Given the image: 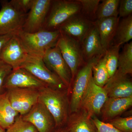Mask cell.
I'll return each instance as SVG.
<instances>
[{
    "mask_svg": "<svg viewBox=\"0 0 132 132\" xmlns=\"http://www.w3.org/2000/svg\"><path fill=\"white\" fill-rule=\"evenodd\" d=\"M132 0H121L120 1L118 14L120 18H124L132 15Z\"/></svg>",
    "mask_w": 132,
    "mask_h": 132,
    "instance_id": "cell-31",
    "label": "cell"
},
{
    "mask_svg": "<svg viewBox=\"0 0 132 132\" xmlns=\"http://www.w3.org/2000/svg\"><path fill=\"white\" fill-rule=\"evenodd\" d=\"M0 35L15 34L22 29L27 14L17 9L10 1H0Z\"/></svg>",
    "mask_w": 132,
    "mask_h": 132,
    "instance_id": "cell-6",
    "label": "cell"
},
{
    "mask_svg": "<svg viewBox=\"0 0 132 132\" xmlns=\"http://www.w3.org/2000/svg\"><path fill=\"white\" fill-rule=\"evenodd\" d=\"M19 115L11 105L6 92L0 95V127L6 130L14 123Z\"/></svg>",
    "mask_w": 132,
    "mask_h": 132,
    "instance_id": "cell-21",
    "label": "cell"
},
{
    "mask_svg": "<svg viewBox=\"0 0 132 132\" xmlns=\"http://www.w3.org/2000/svg\"><path fill=\"white\" fill-rule=\"evenodd\" d=\"M38 101L46 106L54 119L55 128L65 126L69 115V94L68 89L45 87L39 90Z\"/></svg>",
    "mask_w": 132,
    "mask_h": 132,
    "instance_id": "cell-1",
    "label": "cell"
},
{
    "mask_svg": "<svg viewBox=\"0 0 132 132\" xmlns=\"http://www.w3.org/2000/svg\"><path fill=\"white\" fill-rule=\"evenodd\" d=\"M0 132H6V130L0 127Z\"/></svg>",
    "mask_w": 132,
    "mask_h": 132,
    "instance_id": "cell-36",
    "label": "cell"
},
{
    "mask_svg": "<svg viewBox=\"0 0 132 132\" xmlns=\"http://www.w3.org/2000/svg\"><path fill=\"white\" fill-rule=\"evenodd\" d=\"M106 54L94 65L92 69L94 81L97 86L103 87L108 82L109 76L106 64Z\"/></svg>",
    "mask_w": 132,
    "mask_h": 132,
    "instance_id": "cell-25",
    "label": "cell"
},
{
    "mask_svg": "<svg viewBox=\"0 0 132 132\" xmlns=\"http://www.w3.org/2000/svg\"><path fill=\"white\" fill-rule=\"evenodd\" d=\"M120 48L112 44L105 52L106 64L109 79L114 75L118 69Z\"/></svg>",
    "mask_w": 132,
    "mask_h": 132,
    "instance_id": "cell-26",
    "label": "cell"
},
{
    "mask_svg": "<svg viewBox=\"0 0 132 132\" xmlns=\"http://www.w3.org/2000/svg\"><path fill=\"white\" fill-rule=\"evenodd\" d=\"M34 0H11L10 2L20 11L27 14L32 6Z\"/></svg>",
    "mask_w": 132,
    "mask_h": 132,
    "instance_id": "cell-33",
    "label": "cell"
},
{
    "mask_svg": "<svg viewBox=\"0 0 132 132\" xmlns=\"http://www.w3.org/2000/svg\"><path fill=\"white\" fill-rule=\"evenodd\" d=\"M101 1L97 9V20L119 16L120 0H103Z\"/></svg>",
    "mask_w": 132,
    "mask_h": 132,
    "instance_id": "cell-24",
    "label": "cell"
},
{
    "mask_svg": "<svg viewBox=\"0 0 132 132\" xmlns=\"http://www.w3.org/2000/svg\"><path fill=\"white\" fill-rule=\"evenodd\" d=\"M22 119L35 127L38 132H52L55 128L54 119L46 106L38 101Z\"/></svg>",
    "mask_w": 132,
    "mask_h": 132,
    "instance_id": "cell-13",
    "label": "cell"
},
{
    "mask_svg": "<svg viewBox=\"0 0 132 132\" xmlns=\"http://www.w3.org/2000/svg\"><path fill=\"white\" fill-rule=\"evenodd\" d=\"M6 132H38L31 123L23 120L20 115L17 116L14 123L6 130Z\"/></svg>",
    "mask_w": 132,
    "mask_h": 132,
    "instance_id": "cell-28",
    "label": "cell"
},
{
    "mask_svg": "<svg viewBox=\"0 0 132 132\" xmlns=\"http://www.w3.org/2000/svg\"><path fill=\"white\" fill-rule=\"evenodd\" d=\"M85 61H89L94 57L105 54L102 46L98 32L95 23L91 27L80 43Z\"/></svg>",
    "mask_w": 132,
    "mask_h": 132,
    "instance_id": "cell-16",
    "label": "cell"
},
{
    "mask_svg": "<svg viewBox=\"0 0 132 132\" xmlns=\"http://www.w3.org/2000/svg\"><path fill=\"white\" fill-rule=\"evenodd\" d=\"M121 132H132V116L118 117L107 122Z\"/></svg>",
    "mask_w": 132,
    "mask_h": 132,
    "instance_id": "cell-29",
    "label": "cell"
},
{
    "mask_svg": "<svg viewBox=\"0 0 132 132\" xmlns=\"http://www.w3.org/2000/svg\"><path fill=\"white\" fill-rule=\"evenodd\" d=\"M42 60L47 67L67 87L70 94L72 84L71 70L57 45L47 51L43 57Z\"/></svg>",
    "mask_w": 132,
    "mask_h": 132,
    "instance_id": "cell-7",
    "label": "cell"
},
{
    "mask_svg": "<svg viewBox=\"0 0 132 132\" xmlns=\"http://www.w3.org/2000/svg\"><path fill=\"white\" fill-rule=\"evenodd\" d=\"M31 56L19 37L14 34L3 47L1 60L15 69L20 68Z\"/></svg>",
    "mask_w": 132,
    "mask_h": 132,
    "instance_id": "cell-12",
    "label": "cell"
},
{
    "mask_svg": "<svg viewBox=\"0 0 132 132\" xmlns=\"http://www.w3.org/2000/svg\"><path fill=\"white\" fill-rule=\"evenodd\" d=\"M120 19L119 16L110 17L97 20L94 22L105 52L113 44Z\"/></svg>",
    "mask_w": 132,
    "mask_h": 132,
    "instance_id": "cell-19",
    "label": "cell"
},
{
    "mask_svg": "<svg viewBox=\"0 0 132 132\" xmlns=\"http://www.w3.org/2000/svg\"><path fill=\"white\" fill-rule=\"evenodd\" d=\"M92 119L96 126L98 132H121L109 123L100 120L96 116H93Z\"/></svg>",
    "mask_w": 132,
    "mask_h": 132,
    "instance_id": "cell-32",
    "label": "cell"
},
{
    "mask_svg": "<svg viewBox=\"0 0 132 132\" xmlns=\"http://www.w3.org/2000/svg\"><path fill=\"white\" fill-rule=\"evenodd\" d=\"M14 34H9L6 35H0V60L2 50L5 45Z\"/></svg>",
    "mask_w": 132,
    "mask_h": 132,
    "instance_id": "cell-34",
    "label": "cell"
},
{
    "mask_svg": "<svg viewBox=\"0 0 132 132\" xmlns=\"http://www.w3.org/2000/svg\"><path fill=\"white\" fill-rule=\"evenodd\" d=\"M78 0H52L43 30L54 31L72 16L80 13Z\"/></svg>",
    "mask_w": 132,
    "mask_h": 132,
    "instance_id": "cell-3",
    "label": "cell"
},
{
    "mask_svg": "<svg viewBox=\"0 0 132 132\" xmlns=\"http://www.w3.org/2000/svg\"><path fill=\"white\" fill-rule=\"evenodd\" d=\"M132 73V42L126 43L119 57L118 69L116 76L131 75Z\"/></svg>",
    "mask_w": 132,
    "mask_h": 132,
    "instance_id": "cell-22",
    "label": "cell"
},
{
    "mask_svg": "<svg viewBox=\"0 0 132 132\" xmlns=\"http://www.w3.org/2000/svg\"><path fill=\"white\" fill-rule=\"evenodd\" d=\"M47 86L32 74L21 68L13 69L6 78L4 87L6 90L12 88H31L39 90Z\"/></svg>",
    "mask_w": 132,
    "mask_h": 132,
    "instance_id": "cell-14",
    "label": "cell"
},
{
    "mask_svg": "<svg viewBox=\"0 0 132 132\" xmlns=\"http://www.w3.org/2000/svg\"><path fill=\"white\" fill-rule=\"evenodd\" d=\"M94 22L86 19L80 14L73 15L59 28L60 33L81 43Z\"/></svg>",
    "mask_w": 132,
    "mask_h": 132,
    "instance_id": "cell-15",
    "label": "cell"
},
{
    "mask_svg": "<svg viewBox=\"0 0 132 132\" xmlns=\"http://www.w3.org/2000/svg\"><path fill=\"white\" fill-rule=\"evenodd\" d=\"M6 93L11 105L21 116L28 113L38 102L37 89L12 88L7 90Z\"/></svg>",
    "mask_w": 132,
    "mask_h": 132,
    "instance_id": "cell-9",
    "label": "cell"
},
{
    "mask_svg": "<svg viewBox=\"0 0 132 132\" xmlns=\"http://www.w3.org/2000/svg\"><path fill=\"white\" fill-rule=\"evenodd\" d=\"M132 38V15L123 18L117 27L113 44L121 47Z\"/></svg>",
    "mask_w": 132,
    "mask_h": 132,
    "instance_id": "cell-23",
    "label": "cell"
},
{
    "mask_svg": "<svg viewBox=\"0 0 132 132\" xmlns=\"http://www.w3.org/2000/svg\"><path fill=\"white\" fill-rule=\"evenodd\" d=\"M104 54L96 56L86 62L76 76L69 96V114L80 108L82 96L93 78V67Z\"/></svg>",
    "mask_w": 132,
    "mask_h": 132,
    "instance_id": "cell-4",
    "label": "cell"
},
{
    "mask_svg": "<svg viewBox=\"0 0 132 132\" xmlns=\"http://www.w3.org/2000/svg\"><path fill=\"white\" fill-rule=\"evenodd\" d=\"M13 69L11 66L0 60V95L4 94L6 92L4 87L5 81Z\"/></svg>",
    "mask_w": 132,
    "mask_h": 132,
    "instance_id": "cell-30",
    "label": "cell"
},
{
    "mask_svg": "<svg viewBox=\"0 0 132 132\" xmlns=\"http://www.w3.org/2000/svg\"><path fill=\"white\" fill-rule=\"evenodd\" d=\"M52 0H34L27 14L22 30L34 33L43 30Z\"/></svg>",
    "mask_w": 132,
    "mask_h": 132,
    "instance_id": "cell-11",
    "label": "cell"
},
{
    "mask_svg": "<svg viewBox=\"0 0 132 132\" xmlns=\"http://www.w3.org/2000/svg\"><path fill=\"white\" fill-rule=\"evenodd\" d=\"M132 105V96L127 98L108 97L101 109L102 121L107 122L118 117Z\"/></svg>",
    "mask_w": 132,
    "mask_h": 132,
    "instance_id": "cell-18",
    "label": "cell"
},
{
    "mask_svg": "<svg viewBox=\"0 0 132 132\" xmlns=\"http://www.w3.org/2000/svg\"><path fill=\"white\" fill-rule=\"evenodd\" d=\"M65 126L69 132H98L92 117L81 108L69 114Z\"/></svg>",
    "mask_w": 132,
    "mask_h": 132,
    "instance_id": "cell-17",
    "label": "cell"
},
{
    "mask_svg": "<svg viewBox=\"0 0 132 132\" xmlns=\"http://www.w3.org/2000/svg\"><path fill=\"white\" fill-rule=\"evenodd\" d=\"M108 98L104 88L96 85L92 78L82 96L80 108L85 109L92 118L100 115L101 109Z\"/></svg>",
    "mask_w": 132,
    "mask_h": 132,
    "instance_id": "cell-10",
    "label": "cell"
},
{
    "mask_svg": "<svg viewBox=\"0 0 132 132\" xmlns=\"http://www.w3.org/2000/svg\"><path fill=\"white\" fill-rule=\"evenodd\" d=\"M103 87L109 98H127L132 96V81L128 76H113Z\"/></svg>",
    "mask_w": 132,
    "mask_h": 132,
    "instance_id": "cell-20",
    "label": "cell"
},
{
    "mask_svg": "<svg viewBox=\"0 0 132 132\" xmlns=\"http://www.w3.org/2000/svg\"><path fill=\"white\" fill-rule=\"evenodd\" d=\"M81 5L80 13L86 19L94 22L97 20L96 15L100 0H78Z\"/></svg>",
    "mask_w": 132,
    "mask_h": 132,
    "instance_id": "cell-27",
    "label": "cell"
},
{
    "mask_svg": "<svg viewBox=\"0 0 132 132\" xmlns=\"http://www.w3.org/2000/svg\"><path fill=\"white\" fill-rule=\"evenodd\" d=\"M56 45L71 70L72 83L78 71L86 62L83 58L80 44L61 33Z\"/></svg>",
    "mask_w": 132,
    "mask_h": 132,
    "instance_id": "cell-5",
    "label": "cell"
},
{
    "mask_svg": "<svg viewBox=\"0 0 132 132\" xmlns=\"http://www.w3.org/2000/svg\"><path fill=\"white\" fill-rule=\"evenodd\" d=\"M52 132H69L66 127L56 128Z\"/></svg>",
    "mask_w": 132,
    "mask_h": 132,
    "instance_id": "cell-35",
    "label": "cell"
},
{
    "mask_svg": "<svg viewBox=\"0 0 132 132\" xmlns=\"http://www.w3.org/2000/svg\"><path fill=\"white\" fill-rule=\"evenodd\" d=\"M20 68L26 69L48 87L68 90L57 76L47 67L42 58L31 56Z\"/></svg>",
    "mask_w": 132,
    "mask_h": 132,
    "instance_id": "cell-8",
    "label": "cell"
},
{
    "mask_svg": "<svg viewBox=\"0 0 132 132\" xmlns=\"http://www.w3.org/2000/svg\"><path fill=\"white\" fill-rule=\"evenodd\" d=\"M30 55L42 58L45 53L57 45L61 33L59 30H42L34 33L22 29L15 33Z\"/></svg>",
    "mask_w": 132,
    "mask_h": 132,
    "instance_id": "cell-2",
    "label": "cell"
}]
</instances>
